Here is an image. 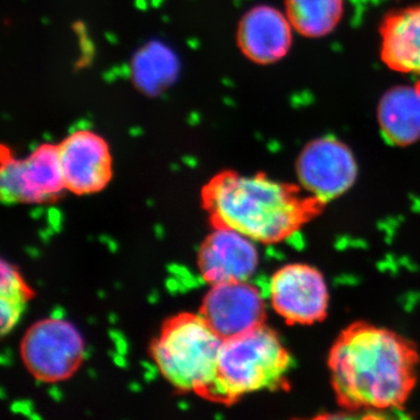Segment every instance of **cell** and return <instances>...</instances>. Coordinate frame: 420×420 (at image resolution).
<instances>
[{"label":"cell","instance_id":"cell-1","mask_svg":"<svg viewBox=\"0 0 420 420\" xmlns=\"http://www.w3.org/2000/svg\"><path fill=\"white\" fill-rule=\"evenodd\" d=\"M418 354L393 331L368 324L347 328L329 355L340 403L355 410L402 406L416 384Z\"/></svg>","mask_w":420,"mask_h":420},{"label":"cell","instance_id":"cell-2","mask_svg":"<svg viewBox=\"0 0 420 420\" xmlns=\"http://www.w3.org/2000/svg\"><path fill=\"white\" fill-rule=\"evenodd\" d=\"M203 202L214 224L255 242L278 243L296 233L320 207L304 190L263 174H218L204 187Z\"/></svg>","mask_w":420,"mask_h":420},{"label":"cell","instance_id":"cell-3","mask_svg":"<svg viewBox=\"0 0 420 420\" xmlns=\"http://www.w3.org/2000/svg\"><path fill=\"white\" fill-rule=\"evenodd\" d=\"M291 365L290 354L277 334L262 325L223 340L216 379L205 396L228 402L264 389H276L285 382Z\"/></svg>","mask_w":420,"mask_h":420},{"label":"cell","instance_id":"cell-4","mask_svg":"<svg viewBox=\"0 0 420 420\" xmlns=\"http://www.w3.org/2000/svg\"><path fill=\"white\" fill-rule=\"evenodd\" d=\"M223 339L201 315L184 314L168 321L154 342L160 373L182 391L205 395L215 382Z\"/></svg>","mask_w":420,"mask_h":420},{"label":"cell","instance_id":"cell-5","mask_svg":"<svg viewBox=\"0 0 420 420\" xmlns=\"http://www.w3.org/2000/svg\"><path fill=\"white\" fill-rule=\"evenodd\" d=\"M26 367L40 381L58 382L68 378L84 357V342L75 326L61 318L35 324L21 343Z\"/></svg>","mask_w":420,"mask_h":420},{"label":"cell","instance_id":"cell-6","mask_svg":"<svg viewBox=\"0 0 420 420\" xmlns=\"http://www.w3.org/2000/svg\"><path fill=\"white\" fill-rule=\"evenodd\" d=\"M65 189L59 146L45 144L25 159L2 150L0 191L6 203H42Z\"/></svg>","mask_w":420,"mask_h":420},{"label":"cell","instance_id":"cell-7","mask_svg":"<svg viewBox=\"0 0 420 420\" xmlns=\"http://www.w3.org/2000/svg\"><path fill=\"white\" fill-rule=\"evenodd\" d=\"M296 173L304 193L322 205L354 185L357 165L347 145L334 137H322L301 151Z\"/></svg>","mask_w":420,"mask_h":420},{"label":"cell","instance_id":"cell-8","mask_svg":"<svg viewBox=\"0 0 420 420\" xmlns=\"http://www.w3.org/2000/svg\"><path fill=\"white\" fill-rule=\"evenodd\" d=\"M267 293L274 311L288 324H314L327 313V284L320 271L310 265L281 267L271 278Z\"/></svg>","mask_w":420,"mask_h":420},{"label":"cell","instance_id":"cell-9","mask_svg":"<svg viewBox=\"0 0 420 420\" xmlns=\"http://www.w3.org/2000/svg\"><path fill=\"white\" fill-rule=\"evenodd\" d=\"M200 315L223 340L241 335L263 325L265 298L249 280L213 285Z\"/></svg>","mask_w":420,"mask_h":420},{"label":"cell","instance_id":"cell-10","mask_svg":"<svg viewBox=\"0 0 420 420\" xmlns=\"http://www.w3.org/2000/svg\"><path fill=\"white\" fill-rule=\"evenodd\" d=\"M256 242L231 228L216 225L199 252L202 277L211 285L247 281L258 267Z\"/></svg>","mask_w":420,"mask_h":420},{"label":"cell","instance_id":"cell-11","mask_svg":"<svg viewBox=\"0 0 420 420\" xmlns=\"http://www.w3.org/2000/svg\"><path fill=\"white\" fill-rule=\"evenodd\" d=\"M65 189L90 194L111 179V154L104 139L88 130L73 132L59 145Z\"/></svg>","mask_w":420,"mask_h":420},{"label":"cell","instance_id":"cell-12","mask_svg":"<svg viewBox=\"0 0 420 420\" xmlns=\"http://www.w3.org/2000/svg\"><path fill=\"white\" fill-rule=\"evenodd\" d=\"M292 25L286 14L271 6L251 8L238 26L237 41L245 56L258 64L284 58L292 44Z\"/></svg>","mask_w":420,"mask_h":420},{"label":"cell","instance_id":"cell-13","mask_svg":"<svg viewBox=\"0 0 420 420\" xmlns=\"http://www.w3.org/2000/svg\"><path fill=\"white\" fill-rule=\"evenodd\" d=\"M381 38L385 65L420 77V5L389 13L381 26Z\"/></svg>","mask_w":420,"mask_h":420},{"label":"cell","instance_id":"cell-14","mask_svg":"<svg viewBox=\"0 0 420 420\" xmlns=\"http://www.w3.org/2000/svg\"><path fill=\"white\" fill-rule=\"evenodd\" d=\"M378 124L387 141L407 146L420 139V82L399 85L384 93L379 102Z\"/></svg>","mask_w":420,"mask_h":420},{"label":"cell","instance_id":"cell-15","mask_svg":"<svg viewBox=\"0 0 420 420\" xmlns=\"http://www.w3.org/2000/svg\"><path fill=\"white\" fill-rule=\"evenodd\" d=\"M179 67L178 56L167 45L152 41L134 54L131 76L140 91L154 96L174 83Z\"/></svg>","mask_w":420,"mask_h":420},{"label":"cell","instance_id":"cell-16","mask_svg":"<svg viewBox=\"0 0 420 420\" xmlns=\"http://www.w3.org/2000/svg\"><path fill=\"white\" fill-rule=\"evenodd\" d=\"M286 16L293 30L306 38L329 34L343 16V0H286Z\"/></svg>","mask_w":420,"mask_h":420},{"label":"cell","instance_id":"cell-17","mask_svg":"<svg viewBox=\"0 0 420 420\" xmlns=\"http://www.w3.org/2000/svg\"><path fill=\"white\" fill-rule=\"evenodd\" d=\"M0 293H1V299L22 306H25L26 300L28 298V288L25 286L19 273L16 272V268L7 264L5 261L1 262Z\"/></svg>","mask_w":420,"mask_h":420}]
</instances>
